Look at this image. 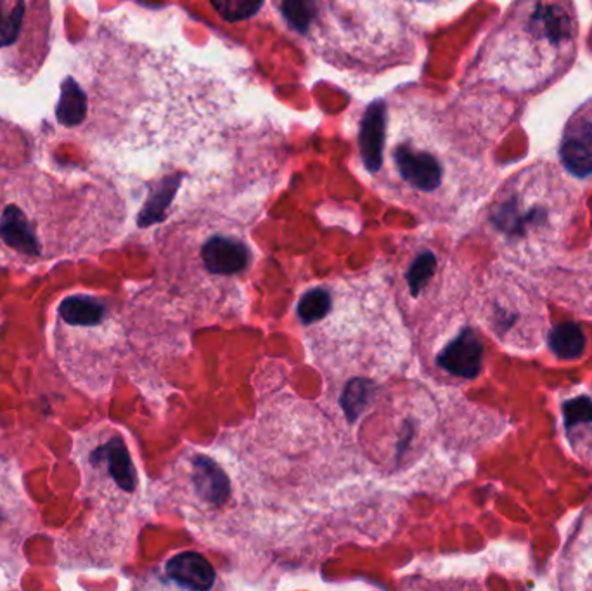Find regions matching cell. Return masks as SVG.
<instances>
[{"instance_id":"6","label":"cell","mask_w":592,"mask_h":591,"mask_svg":"<svg viewBox=\"0 0 592 591\" xmlns=\"http://www.w3.org/2000/svg\"><path fill=\"white\" fill-rule=\"evenodd\" d=\"M558 159L570 178L592 186V98L582 103L564 123Z\"/></svg>"},{"instance_id":"17","label":"cell","mask_w":592,"mask_h":591,"mask_svg":"<svg viewBox=\"0 0 592 591\" xmlns=\"http://www.w3.org/2000/svg\"><path fill=\"white\" fill-rule=\"evenodd\" d=\"M24 14V4L23 2H18L17 8L12 11L11 17L8 20V26H6L4 35H2V44L9 45L12 42L17 41L18 33H20L21 21H23Z\"/></svg>"},{"instance_id":"18","label":"cell","mask_w":592,"mask_h":591,"mask_svg":"<svg viewBox=\"0 0 592 591\" xmlns=\"http://www.w3.org/2000/svg\"><path fill=\"white\" fill-rule=\"evenodd\" d=\"M9 17H4V8H2V2H0V41H2V35H4L6 26H8Z\"/></svg>"},{"instance_id":"3","label":"cell","mask_w":592,"mask_h":591,"mask_svg":"<svg viewBox=\"0 0 592 591\" xmlns=\"http://www.w3.org/2000/svg\"><path fill=\"white\" fill-rule=\"evenodd\" d=\"M581 20L573 0H513L487 33L463 84L520 101L555 86L575 65Z\"/></svg>"},{"instance_id":"16","label":"cell","mask_w":592,"mask_h":591,"mask_svg":"<svg viewBox=\"0 0 592 591\" xmlns=\"http://www.w3.org/2000/svg\"><path fill=\"white\" fill-rule=\"evenodd\" d=\"M437 269V257L431 250H421L419 256L416 257L415 262L411 264V268L407 271V284L411 290L412 297H418L427 287L428 281L433 278Z\"/></svg>"},{"instance_id":"19","label":"cell","mask_w":592,"mask_h":591,"mask_svg":"<svg viewBox=\"0 0 592 591\" xmlns=\"http://www.w3.org/2000/svg\"><path fill=\"white\" fill-rule=\"evenodd\" d=\"M406 4H442V2H449V0H402Z\"/></svg>"},{"instance_id":"2","label":"cell","mask_w":592,"mask_h":591,"mask_svg":"<svg viewBox=\"0 0 592 591\" xmlns=\"http://www.w3.org/2000/svg\"><path fill=\"white\" fill-rule=\"evenodd\" d=\"M270 13L317 62L379 77L418 62L421 33L402 0H267Z\"/></svg>"},{"instance_id":"15","label":"cell","mask_w":592,"mask_h":591,"mask_svg":"<svg viewBox=\"0 0 592 591\" xmlns=\"http://www.w3.org/2000/svg\"><path fill=\"white\" fill-rule=\"evenodd\" d=\"M333 308V297L324 288H314L300 299L297 314L303 324L317 323L330 314Z\"/></svg>"},{"instance_id":"11","label":"cell","mask_w":592,"mask_h":591,"mask_svg":"<svg viewBox=\"0 0 592 591\" xmlns=\"http://www.w3.org/2000/svg\"><path fill=\"white\" fill-rule=\"evenodd\" d=\"M193 484L197 496L214 506H222L230 494V482L226 472L212 458H194Z\"/></svg>"},{"instance_id":"12","label":"cell","mask_w":592,"mask_h":591,"mask_svg":"<svg viewBox=\"0 0 592 591\" xmlns=\"http://www.w3.org/2000/svg\"><path fill=\"white\" fill-rule=\"evenodd\" d=\"M87 114V98L77 82L66 78L61 87V99L57 103V122L65 127H77L84 122Z\"/></svg>"},{"instance_id":"1","label":"cell","mask_w":592,"mask_h":591,"mask_svg":"<svg viewBox=\"0 0 592 591\" xmlns=\"http://www.w3.org/2000/svg\"><path fill=\"white\" fill-rule=\"evenodd\" d=\"M516 115L513 99L487 87H402L360 114V162L385 195L449 219L496 186L497 147Z\"/></svg>"},{"instance_id":"5","label":"cell","mask_w":592,"mask_h":591,"mask_svg":"<svg viewBox=\"0 0 592 591\" xmlns=\"http://www.w3.org/2000/svg\"><path fill=\"white\" fill-rule=\"evenodd\" d=\"M85 496H101L114 491L133 494L138 490V470L126 439L120 433L94 430L84 432L75 448Z\"/></svg>"},{"instance_id":"9","label":"cell","mask_w":592,"mask_h":591,"mask_svg":"<svg viewBox=\"0 0 592 591\" xmlns=\"http://www.w3.org/2000/svg\"><path fill=\"white\" fill-rule=\"evenodd\" d=\"M437 365L454 377L473 380L484 365V345L470 329H464L437 357Z\"/></svg>"},{"instance_id":"8","label":"cell","mask_w":592,"mask_h":591,"mask_svg":"<svg viewBox=\"0 0 592 591\" xmlns=\"http://www.w3.org/2000/svg\"><path fill=\"white\" fill-rule=\"evenodd\" d=\"M203 266L212 275L234 276L245 271L251 251L245 241L229 235H212L200 250Z\"/></svg>"},{"instance_id":"4","label":"cell","mask_w":592,"mask_h":591,"mask_svg":"<svg viewBox=\"0 0 592 591\" xmlns=\"http://www.w3.org/2000/svg\"><path fill=\"white\" fill-rule=\"evenodd\" d=\"M582 193L560 166L530 163L503 183L487 208V224L500 245L518 256L557 247L581 208Z\"/></svg>"},{"instance_id":"13","label":"cell","mask_w":592,"mask_h":591,"mask_svg":"<svg viewBox=\"0 0 592 591\" xmlns=\"http://www.w3.org/2000/svg\"><path fill=\"white\" fill-rule=\"evenodd\" d=\"M549 347L563 359H577L585 351V336L577 323H561L549 333Z\"/></svg>"},{"instance_id":"10","label":"cell","mask_w":592,"mask_h":591,"mask_svg":"<svg viewBox=\"0 0 592 591\" xmlns=\"http://www.w3.org/2000/svg\"><path fill=\"white\" fill-rule=\"evenodd\" d=\"M166 574L187 590L205 591L215 584V569L212 563L196 554V551H182L166 563Z\"/></svg>"},{"instance_id":"14","label":"cell","mask_w":592,"mask_h":591,"mask_svg":"<svg viewBox=\"0 0 592 591\" xmlns=\"http://www.w3.org/2000/svg\"><path fill=\"white\" fill-rule=\"evenodd\" d=\"M376 385L364 378H355L347 385L342 396V408L347 415L348 421H355L360 417L367 405L375 396Z\"/></svg>"},{"instance_id":"7","label":"cell","mask_w":592,"mask_h":591,"mask_svg":"<svg viewBox=\"0 0 592 591\" xmlns=\"http://www.w3.org/2000/svg\"><path fill=\"white\" fill-rule=\"evenodd\" d=\"M35 524L32 503L0 470V548L18 550L35 530Z\"/></svg>"}]
</instances>
